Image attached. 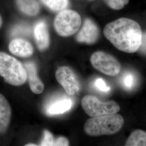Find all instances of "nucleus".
I'll return each mask as SVG.
<instances>
[{"mask_svg": "<svg viewBox=\"0 0 146 146\" xmlns=\"http://www.w3.org/2000/svg\"><path fill=\"white\" fill-rule=\"evenodd\" d=\"M106 38L118 50L134 53L141 47L142 32L135 21L122 17L108 23L104 29Z\"/></svg>", "mask_w": 146, "mask_h": 146, "instance_id": "obj_1", "label": "nucleus"}, {"mask_svg": "<svg viewBox=\"0 0 146 146\" xmlns=\"http://www.w3.org/2000/svg\"><path fill=\"white\" fill-rule=\"evenodd\" d=\"M124 123L123 117L117 113L93 117L86 121L84 130L93 136L113 135L121 129Z\"/></svg>", "mask_w": 146, "mask_h": 146, "instance_id": "obj_2", "label": "nucleus"}, {"mask_svg": "<svg viewBox=\"0 0 146 146\" xmlns=\"http://www.w3.org/2000/svg\"><path fill=\"white\" fill-rule=\"evenodd\" d=\"M0 76L7 83L14 86L23 84L27 79L26 70L22 63L3 52H0Z\"/></svg>", "mask_w": 146, "mask_h": 146, "instance_id": "obj_3", "label": "nucleus"}, {"mask_svg": "<svg viewBox=\"0 0 146 146\" xmlns=\"http://www.w3.org/2000/svg\"><path fill=\"white\" fill-rule=\"evenodd\" d=\"M81 23V17L78 13L73 10L64 9L56 16L54 26L59 35L69 37L78 31Z\"/></svg>", "mask_w": 146, "mask_h": 146, "instance_id": "obj_4", "label": "nucleus"}, {"mask_svg": "<svg viewBox=\"0 0 146 146\" xmlns=\"http://www.w3.org/2000/svg\"><path fill=\"white\" fill-rule=\"evenodd\" d=\"M81 106L89 116L93 117L117 113L120 106L114 101L102 102L96 97L86 95L81 100Z\"/></svg>", "mask_w": 146, "mask_h": 146, "instance_id": "obj_5", "label": "nucleus"}, {"mask_svg": "<svg viewBox=\"0 0 146 146\" xmlns=\"http://www.w3.org/2000/svg\"><path fill=\"white\" fill-rule=\"evenodd\" d=\"M90 62L96 70L110 76L117 75L121 69V64L114 56L102 51L93 53Z\"/></svg>", "mask_w": 146, "mask_h": 146, "instance_id": "obj_6", "label": "nucleus"}, {"mask_svg": "<svg viewBox=\"0 0 146 146\" xmlns=\"http://www.w3.org/2000/svg\"><path fill=\"white\" fill-rule=\"evenodd\" d=\"M55 77L66 92L70 96L78 93L80 85L73 70L66 66L58 68L55 73Z\"/></svg>", "mask_w": 146, "mask_h": 146, "instance_id": "obj_7", "label": "nucleus"}, {"mask_svg": "<svg viewBox=\"0 0 146 146\" xmlns=\"http://www.w3.org/2000/svg\"><path fill=\"white\" fill-rule=\"evenodd\" d=\"M99 33V28L94 21L90 19H86L76 36V40L80 43L92 44L98 41Z\"/></svg>", "mask_w": 146, "mask_h": 146, "instance_id": "obj_8", "label": "nucleus"}, {"mask_svg": "<svg viewBox=\"0 0 146 146\" xmlns=\"http://www.w3.org/2000/svg\"><path fill=\"white\" fill-rule=\"evenodd\" d=\"M34 34L38 49L44 51L49 47L50 43L49 34L47 23L44 21L37 22L34 29Z\"/></svg>", "mask_w": 146, "mask_h": 146, "instance_id": "obj_9", "label": "nucleus"}, {"mask_svg": "<svg viewBox=\"0 0 146 146\" xmlns=\"http://www.w3.org/2000/svg\"><path fill=\"white\" fill-rule=\"evenodd\" d=\"M9 49L13 55L21 58H28L34 52L31 44L22 38L13 40L9 44Z\"/></svg>", "mask_w": 146, "mask_h": 146, "instance_id": "obj_10", "label": "nucleus"}, {"mask_svg": "<svg viewBox=\"0 0 146 146\" xmlns=\"http://www.w3.org/2000/svg\"><path fill=\"white\" fill-rule=\"evenodd\" d=\"M73 106V100L70 98L61 97L48 104L46 111L49 115H58L69 110Z\"/></svg>", "mask_w": 146, "mask_h": 146, "instance_id": "obj_11", "label": "nucleus"}, {"mask_svg": "<svg viewBox=\"0 0 146 146\" xmlns=\"http://www.w3.org/2000/svg\"><path fill=\"white\" fill-rule=\"evenodd\" d=\"M24 67L26 70L27 78L31 91L35 94H41L44 90V84L37 76L35 63L31 62L25 63Z\"/></svg>", "mask_w": 146, "mask_h": 146, "instance_id": "obj_12", "label": "nucleus"}, {"mask_svg": "<svg viewBox=\"0 0 146 146\" xmlns=\"http://www.w3.org/2000/svg\"><path fill=\"white\" fill-rule=\"evenodd\" d=\"M11 106L5 97L0 94V133L5 132L11 121Z\"/></svg>", "mask_w": 146, "mask_h": 146, "instance_id": "obj_13", "label": "nucleus"}, {"mask_svg": "<svg viewBox=\"0 0 146 146\" xmlns=\"http://www.w3.org/2000/svg\"><path fill=\"white\" fill-rule=\"evenodd\" d=\"M19 9L27 15L36 16L39 13L40 8L36 0H16Z\"/></svg>", "mask_w": 146, "mask_h": 146, "instance_id": "obj_14", "label": "nucleus"}, {"mask_svg": "<svg viewBox=\"0 0 146 146\" xmlns=\"http://www.w3.org/2000/svg\"><path fill=\"white\" fill-rule=\"evenodd\" d=\"M125 146H146V132L137 129L132 132L126 141Z\"/></svg>", "mask_w": 146, "mask_h": 146, "instance_id": "obj_15", "label": "nucleus"}, {"mask_svg": "<svg viewBox=\"0 0 146 146\" xmlns=\"http://www.w3.org/2000/svg\"><path fill=\"white\" fill-rule=\"evenodd\" d=\"M43 5L53 11L60 12L66 9L68 5V0H41Z\"/></svg>", "mask_w": 146, "mask_h": 146, "instance_id": "obj_16", "label": "nucleus"}, {"mask_svg": "<svg viewBox=\"0 0 146 146\" xmlns=\"http://www.w3.org/2000/svg\"><path fill=\"white\" fill-rule=\"evenodd\" d=\"M137 82V79L135 74L131 72H127L124 73L121 80L122 86L128 90L134 88Z\"/></svg>", "mask_w": 146, "mask_h": 146, "instance_id": "obj_17", "label": "nucleus"}, {"mask_svg": "<svg viewBox=\"0 0 146 146\" xmlns=\"http://www.w3.org/2000/svg\"><path fill=\"white\" fill-rule=\"evenodd\" d=\"M106 5L114 10L122 9L129 3V0H104Z\"/></svg>", "mask_w": 146, "mask_h": 146, "instance_id": "obj_18", "label": "nucleus"}, {"mask_svg": "<svg viewBox=\"0 0 146 146\" xmlns=\"http://www.w3.org/2000/svg\"><path fill=\"white\" fill-rule=\"evenodd\" d=\"M55 140L52 134L49 131L45 130L43 133V137L41 142L40 146H54Z\"/></svg>", "mask_w": 146, "mask_h": 146, "instance_id": "obj_19", "label": "nucleus"}, {"mask_svg": "<svg viewBox=\"0 0 146 146\" xmlns=\"http://www.w3.org/2000/svg\"><path fill=\"white\" fill-rule=\"evenodd\" d=\"M30 34V29L29 27L24 26L17 27L14 29L12 32V35H29Z\"/></svg>", "mask_w": 146, "mask_h": 146, "instance_id": "obj_20", "label": "nucleus"}, {"mask_svg": "<svg viewBox=\"0 0 146 146\" xmlns=\"http://www.w3.org/2000/svg\"><path fill=\"white\" fill-rule=\"evenodd\" d=\"M95 84L96 88L100 91H102L104 92H110V87L106 84L105 81L102 78H98L95 81Z\"/></svg>", "mask_w": 146, "mask_h": 146, "instance_id": "obj_21", "label": "nucleus"}, {"mask_svg": "<svg viewBox=\"0 0 146 146\" xmlns=\"http://www.w3.org/2000/svg\"><path fill=\"white\" fill-rule=\"evenodd\" d=\"M69 144L68 139L63 136L58 137L56 140H55L54 142V146H69Z\"/></svg>", "mask_w": 146, "mask_h": 146, "instance_id": "obj_22", "label": "nucleus"}, {"mask_svg": "<svg viewBox=\"0 0 146 146\" xmlns=\"http://www.w3.org/2000/svg\"><path fill=\"white\" fill-rule=\"evenodd\" d=\"M141 52L143 53L146 52V32L144 34H142V43L141 47L140 49Z\"/></svg>", "mask_w": 146, "mask_h": 146, "instance_id": "obj_23", "label": "nucleus"}, {"mask_svg": "<svg viewBox=\"0 0 146 146\" xmlns=\"http://www.w3.org/2000/svg\"><path fill=\"white\" fill-rule=\"evenodd\" d=\"M2 25V19L1 16H0V28L1 27Z\"/></svg>", "mask_w": 146, "mask_h": 146, "instance_id": "obj_24", "label": "nucleus"}, {"mask_svg": "<svg viewBox=\"0 0 146 146\" xmlns=\"http://www.w3.org/2000/svg\"><path fill=\"white\" fill-rule=\"evenodd\" d=\"M36 145H34V144H33V143H29V144H28L26 145V146H36Z\"/></svg>", "mask_w": 146, "mask_h": 146, "instance_id": "obj_25", "label": "nucleus"}]
</instances>
